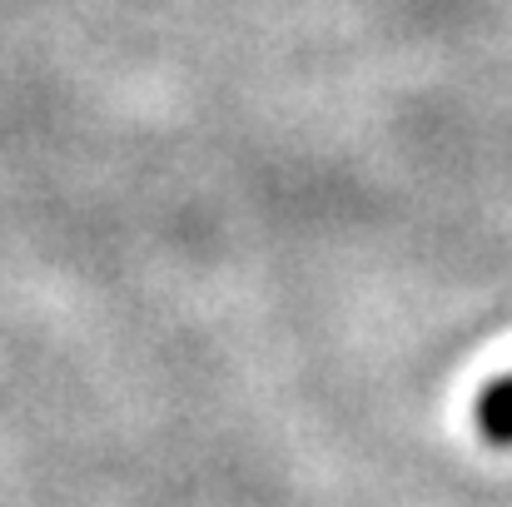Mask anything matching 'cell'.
Returning <instances> with one entry per match:
<instances>
[{
	"label": "cell",
	"instance_id": "1",
	"mask_svg": "<svg viewBox=\"0 0 512 507\" xmlns=\"http://www.w3.org/2000/svg\"><path fill=\"white\" fill-rule=\"evenodd\" d=\"M473 423H478L483 443L512 448V373L508 378H498V383H488V388L478 393V403H473Z\"/></svg>",
	"mask_w": 512,
	"mask_h": 507
}]
</instances>
